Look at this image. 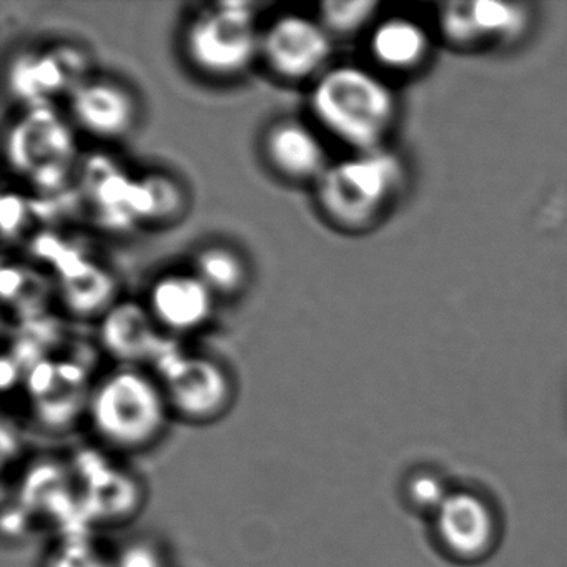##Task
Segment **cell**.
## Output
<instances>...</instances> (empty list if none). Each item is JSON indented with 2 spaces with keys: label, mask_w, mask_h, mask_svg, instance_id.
Wrapping results in <instances>:
<instances>
[{
  "label": "cell",
  "mask_w": 567,
  "mask_h": 567,
  "mask_svg": "<svg viewBox=\"0 0 567 567\" xmlns=\"http://www.w3.org/2000/svg\"><path fill=\"white\" fill-rule=\"evenodd\" d=\"M157 321L151 311L137 303H121L112 308L102 323L104 347L124 361H141L144 358L161 360L172 348L157 331Z\"/></svg>",
  "instance_id": "4fadbf2b"
},
{
  "label": "cell",
  "mask_w": 567,
  "mask_h": 567,
  "mask_svg": "<svg viewBox=\"0 0 567 567\" xmlns=\"http://www.w3.org/2000/svg\"><path fill=\"white\" fill-rule=\"evenodd\" d=\"M470 8L471 24H473L476 39L486 38H509L517 34L524 24V14L517 6L493 2V0H481Z\"/></svg>",
  "instance_id": "e0dca14e"
},
{
  "label": "cell",
  "mask_w": 567,
  "mask_h": 567,
  "mask_svg": "<svg viewBox=\"0 0 567 567\" xmlns=\"http://www.w3.org/2000/svg\"><path fill=\"white\" fill-rule=\"evenodd\" d=\"M264 151L268 164L288 181L317 184L330 167L320 138L295 118H285L268 128Z\"/></svg>",
  "instance_id": "7c38bea8"
},
{
  "label": "cell",
  "mask_w": 567,
  "mask_h": 567,
  "mask_svg": "<svg viewBox=\"0 0 567 567\" xmlns=\"http://www.w3.org/2000/svg\"><path fill=\"white\" fill-rule=\"evenodd\" d=\"M148 311L164 330L190 333L210 318L214 293L195 274L165 275L152 285Z\"/></svg>",
  "instance_id": "8fae6325"
},
{
  "label": "cell",
  "mask_w": 567,
  "mask_h": 567,
  "mask_svg": "<svg viewBox=\"0 0 567 567\" xmlns=\"http://www.w3.org/2000/svg\"><path fill=\"white\" fill-rule=\"evenodd\" d=\"M12 171L44 190L62 187L78 148L71 128L49 104L32 105L8 135Z\"/></svg>",
  "instance_id": "5b68a950"
},
{
  "label": "cell",
  "mask_w": 567,
  "mask_h": 567,
  "mask_svg": "<svg viewBox=\"0 0 567 567\" xmlns=\"http://www.w3.org/2000/svg\"><path fill=\"white\" fill-rule=\"evenodd\" d=\"M52 567H114L111 563L95 550L94 547L85 546V544H72L65 547L58 557Z\"/></svg>",
  "instance_id": "d6986e66"
},
{
  "label": "cell",
  "mask_w": 567,
  "mask_h": 567,
  "mask_svg": "<svg viewBox=\"0 0 567 567\" xmlns=\"http://www.w3.org/2000/svg\"><path fill=\"white\" fill-rule=\"evenodd\" d=\"M87 58L71 45L28 52L12 62L9 84L12 94L32 105L49 104V97L71 95L87 79Z\"/></svg>",
  "instance_id": "ba28073f"
},
{
  "label": "cell",
  "mask_w": 567,
  "mask_h": 567,
  "mask_svg": "<svg viewBox=\"0 0 567 567\" xmlns=\"http://www.w3.org/2000/svg\"><path fill=\"white\" fill-rule=\"evenodd\" d=\"M371 55L391 71H411L423 64L430 52L426 31L410 19L393 18L381 22L370 41Z\"/></svg>",
  "instance_id": "5bb4252c"
},
{
  "label": "cell",
  "mask_w": 567,
  "mask_h": 567,
  "mask_svg": "<svg viewBox=\"0 0 567 567\" xmlns=\"http://www.w3.org/2000/svg\"><path fill=\"white\" fill-rule=\"evenodd\" d=\"M315 118L360 154L380 151L396 115L393 92L357 65H338L318 78L310 95Z\"/></svg>",
  "instance_id": "6da1fadb"
},
{
  "label": "cell",
  "mask_w": 567,
  "mask_h": 567,
  "mask_svg": "<svg viewBox=\"0 0 567 567\" xmlns=\"http://www.w3.org/2000/svg\"><path fill=\"white\" fill-rule=\"evenodd\" d=\"M436 536L453 559L476 563L496 546V516L483 497L457 491L436 509Z\"/></svg>",
  "instance_id": "9c48e42d"
},
{
  "label": "cell",
  "mask_w": 567,
  "mask_h": 567,
  "mask_svg": "<svg viewBox=\"0 0 567 567\" xmlns=\"http://www.w3.org/2000/svg\"><path fill=\"white\" fill-rule=\"evenodd\" d=\"M171 414L158 380L137 368L112 371L95 384L87 401L95 436L122 453L157 443Z\"/></svg>",
  "instance_id": "7a4b0ae2"
},
{
  "label": "cell",
  "mask_w": 567,
  "mask_h": 567,
  "mask_svg": "<svg viewBox=\"0 0 567 567\" xmlns=\"http://www.w3.org/2000/svg\"><path fill=\"white\" fill-rule=\"evenodd\" d=\"M411 494H413L417 504H426V506L436 504V509L446 497L436 477L431 476L414 477L413 483H411Z\"/></svg>",
  "instance_id": "ffe728a7"
},
{
  "label": "cell",
  "mask_w": 567,
  "mask_h": 567,
  "mask_svg": "<svg viewBox=\"0 0 567 567\" xmlns=\"http://www.w3.org/2000/svg\"><path fill=\"white\" fill-rule=\"evenodd\" d=\"M157 368L158 383L175 416L190 423H210L230 408V377L210 358L171 350L157 361Z\"/></svg>",
  "instance_id": "8992f818"
},
{
  "label": "cell",
  "mask_w": 567,
  "mask_h": 567,
  "mask_svg": "<svg viewBox=\"0 0 567 567\" xmlns=\"http://www.w3.org/2000/svg\"><path fill=\"white\" fill-rule=\"evenodd\" d=\"M378 4L368 0L338 2L328 0L318 8V21L330 35H351L364 28L373 19Z\"/></svg>",
  "instance_id": "ac0fdd59"
},
{
  "label": "cell",
  "mask_w": 567,
  "mask_h": 567,
  "mask_svg": "<svg viewBox=\"0 0 567 567\" xmlns=\"http://www.w3.org/2000/svg\"><path fill=\"white\" fill-rule=\"evenodd\" d=\"M195 275L210 288L212 293L234 295L247 281V265L231 248L212 245L195 258Z\"/></svg>",
  "instance_id": "9a60e30c"
},
{
  "label": "cell",
  "mask_w": 567,
  "mask_h": 567,
  "mask_svg": "<svg viewBox=\"0 0 567 567\" xmlns=\"http://www.w3.org/2000/svg\"><path fill=\"white\" fill-rule=\"evenodd\" d=\"M396 158L381 151L330 165L318 178L317 200L324 217L344 230L373 224L400 185Z\"/></svg>",
  "instance_id": "3957f363"
},
{
  "label": "cell",
  "mask_w": 567,
  "mask_h": 567,
  "mask_svg": "<svg viewBox=\"0 0 567 567\" xmlns=\"http://www.w3.org/2000/svg\"><path fill=\"white\" fill-rule=\"evenodd\" d=\"M181 205V192L168 178L148 177L134 184V195H132L134 217L152 218V220L172 217Z\"/></svg>",
  "instance_id": "2e32d148"
},
{
  "label": "cell",
  "mask_w": 567,
  "mask_h": 567,
  "mask_svg": "<svg viewBox=\"0 0 567 567\" xmlns=\"http://www.w3.org/2000/svg\"><path fill=\"white\" fill-rule=\"evenodd\" d=\"M333 42L320 21L305 16H281L261 34L260 54L277 78L307 81L323 71Z\"/></svg>",
  "instance_id": "52a82bcc"
},
{
  "label": "cell",
  "mask_w": 567,
  "mask_h": 567,
  "mask_svg": "<svg viewBox=\"0 0 567 567\" xmlns=\"http://www.w3.org/2000/svg\"><path fill=\"white\" fill-rule=\"evenodd\" d=\"M254 6L224 2L200 12L185 32L188 61L212 78H237L260 54Z\"/></svg>",
  "instance_id": "277c9868"
},
{
  "label": "cell",
  "mask_w": 567,
  "mask_h": 567,
  "mask_svg": "<svg viewBox=\"0 0 567 567\" xmlns=\"http://www.w3.org/2000/svg\"><path fill=\"white\" fill-rule=\"evenodd\" d=\"M69 101L79 127L105 141L125 137L138 118L134 94L107 79H89L69 95Z\"/></svg>",
  "instance_id": "30bf717a"
}]
</instances>
